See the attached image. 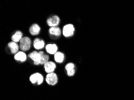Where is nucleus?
I'll return each instance as SVG.
<instances>
[{
  "label": "nucleus",
  "instance_id": "nucleus-1",
  "mask_svg": "<svg viewBox=\"0 0 134 100\" xmlns=\"http://www.w3.org/2000/svg\"><path fill=\"white\" fill-rule=\"evenodd\" d=\"M43 55L44 53L43 51H40L39 52L34 51V52H32L31 54L28 55V56L34 61V64L39 65L40 64V61H41L42 56Z\"/></svg>",
  "mask_w": 134,
  "mask_h": 100
},
{
  "label": "nucleus",
  "instance_id": "nucleus-2",
  "mask_svg": "<svg viewBox=\"0 0 134 100\" xmlns=\"http://www.w3.org/2000/svg\"><path fill=\"white\" fill-rule=\"evenodd\" d=\"M31 39L27 37H23L20 41V48L22 51H27L30 49L31 47Z\"/></svg>",
  "mask_w": 134,
  "mask_h": 100
},
{
  "label": "nucleus",
  "instance_id": "nucleus-3",
  "mask_svg": "<svg viewBox=\"0 0 134 100\" xmlns=\"http://www.w3.org/2000/svg\"><path fill=\"white\" fill-rule=\"evenodd\" d=\"M75 28L74 26L72 24H68V25H65L63 29V34L64 37H68L73 36L74 33Z\"/></svg>",
  "mask_w": 134,
  "mask_h": 100
},
{
  "label": "nucleus",
  "instance_id": "nucleus-4",
  "mask_svg": "<svg viewBox=\"0 0 134 100\" xmlns=\"http://www.w3.org/2000/svg\"><path fill=\"white\" fill-rule=\"evenodd\" d=\"M46 81L50 85H55L58 82L57 75L54 73H49L46 77Z\"/></svg>",
  "mask_w": 134,
  "mask_h": 100
},
{
  "label": "nucleus",
  "instance_id": "nucleus-5",
  "mask_svg": "<svg viewBox=\"0 0 134 100\" xmlns=\"http://www.w3.org/2000/svg\"><path fill=\"white\" fill-rule=\"evenodd\" d=\"M30 80L32 83H37L38 85H40L43 83V77L40 73H35L30 76Z\"/></svg>",
  "mask_w": 134,
  "mask_h": 100
},
{
  "label": "nucleus",
  "instance_id": "nucleus-6",
  "mask_svg": "<svg viewBox=\"0 0 134 100\" xmlns=\"http://www.w3.org/2000/svg\"><path fill=\"white\" fill-rule=\"evenodd\" d=\"M60 22V18L57 16H54L51 17L47 20L48 25L52 27H55L58 25Z\"/></svg>",
  "mask_w": 134,
  "mask_h": 100
},
{
  "label": "nucleus",
  "instance_id": "nucleus-7",
  "mask_svg": "<svg viewBox=\"0 0 134 100\" xmlns=\"http://www.w3.org/2000/svg\"><path fill=\"white\" fill-rule=\"evenodd\" d=\"M44 68L45 69L46 72L49 74V73H53L56 68V65L53 62H48L44 65Z\"/></svg>",
  "mask_w": 134,
  "mask_h": 100
},
{
  "label": "nucleus",
  "instance_id": "nucleus-8",
  "mask_svg": "<svg viewBox=\"0 0 134 100\" xmlns=\"http://www.w3.org/2000/svg\"><path fill=\"white\" fill-rule=\"evenodd\" d=\"M58 47L56 44H49L46 45V52L49 53V54H55L57 52Z\"/></svg>",
  "mask_w": 134,
  "mask_h": 100
},
{
  "label": "nucleus",
  "instance_id": "nucleus-9",
  "mask_svg": "<svg viewBox=\"0 0 134 100\" xmlns=\"http://www.w3.org/2000/svg\"><path fill=\"white\" fill-rule=\"evenodd\" d=\"M69 76H72L75 74V65L73 63H69L65 67Z\"/></svg>",
  "mask_w": 134,
  "mask_h": 100
},
{
  "label": "nucleus",
  "instance_id": "nucleus-10",
  "mask_svg": "<svg viewBox=\"0 0 134 100\" xmlns=\"http://www.w3.org/2000/svg\"><path fill=\"white\" fill-rule=\"evenodd\" d=\"M33 45L34 48L36 49H42L44 46V42L42 40H40L39 38H36L34 41Z\"/></svg>",
  "mask_w": 134,
  "mask_h": 100
},
{
  "label": "nucleus",
  "instance_id": "nucleus-11",
  "mask_svg": "<svg viewBox=\"0 0 134 100\" xmlns=\"http://www.w3.org/2000/svg\"><path fill=\"white\" fill-rule=\"evenodd\" d=\"M15 59L16 61H20L21 62H24L27 60V55L23 52H18L15 55Z\"/></svg>",
  "mask_w": 134,
  "mask_h": 100
},
{
  "label": "nucleus",
  "instance_id": "nucleus-12",
  "mask_svg": "<svg viewBox=\"0 0 134 100\" xmlns=\"http://www.w3.org/2000/svg\"><path fill=\"white\" fill-rule=\"evenodd\" d=\"M8 46L10 48L11 52L12 54H17L19 50V46L18 44L15 42H10L8 44Z\"/></svg>",
  "mask_w": 134,
  "mask_h": 100
},
{
  "label": "nucleus",
  "instance_id": "nucleus-13",
  "mask_svg": "<svg viewBox=\"0 0 134 100\" xmlns=\"http://www.w3.org/2000/svg\"><path fill=\"white\" fill-rule=\"evenodd\" d=\"M40 28L37 24H34L30 28V32L32 36H36L39 33Z\"/></svg>",
  "mask_w": 134,
  "mask_h": 100
},
{
  "label": "nucleus",
  "instance_id": "nucleus-14",
  "mask_svg": "<svg viewBox=\"0 0 134 100\" xmlns=\"http://www.w3.org/2000/svg\"><path fill=\"white\" fill-rule=\"evenodd\" d=\"M54 58H55V61L57 62L62 63L64 61V55L62 52H57L54 55Z\"/></svg>",
  "mask_w": 134,
  "mask_h": 100
},
{
  "label": "nucleus",
  "instance_id": "nucleus-15",
  "mask_svg": "<svg viewBox=\"0 0 134 100\" xmlns=\"http://www.w3.org/2000/svg\"><path fill=\"white\" fill-rule=\"evenodd\" d=\"M22 38V33L21 31H17L15 32V34L12 36V39L13 42H20Z\"/></svg>",
  "mask_w": 134,
  "mask_h": 100
},
{
  "label": "nucleus",
  "instance_id": "nucleus-16",
  "mask_svg": "<svg viewBox=\"0 0 134 100\" xmlns=\"http://www.w3.org/2000/svg\"><path fill=\"white\" fill-rule=\"evenodd\" d=\"M49 33L51 35H54L56 36H59L61 34V30L57 26L52 27L49 29Z\"/></svg>",
  "mask_w": 134,
  "mask_h": 100
},
{
  "label": "nucleus",
  "instance_id": "nucleus-17",
  "mask_svg": "<svg viewBox=\"0 0 134 100\" xmlns=\"http://www.w3.org/2000/svg\"><path fill=\"white\" fill-rule=\"evenodd\" d=\"M49 60V56L47 55H43V56H42V60L41 61H40V64H45L47 63Z\"/></svg>",
  "mask_w": 134,
  "mask_h": 100
}]
</instances>
